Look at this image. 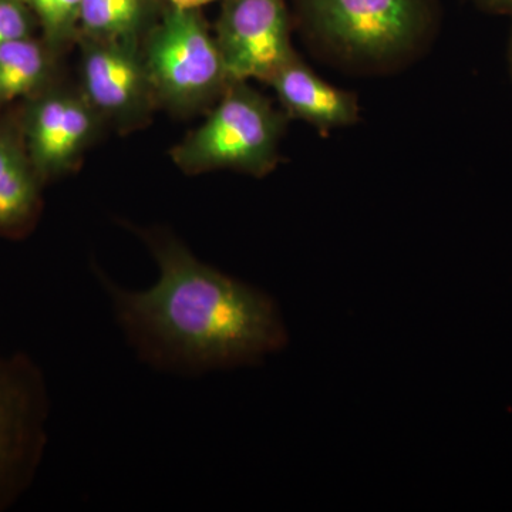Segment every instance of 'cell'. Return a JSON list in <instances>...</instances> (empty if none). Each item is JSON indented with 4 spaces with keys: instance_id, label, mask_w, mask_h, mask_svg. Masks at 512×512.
<instances>
[{
    "instance_id": "6da1fadb",
    "label": "cell",
    "mask_w": 512,
    "mask_h": 512,
    "mask_svg": "<svg viewBox=\"0 0 512 512\" xmlns=\"http://www.w3.org/2000/svg\"><path fill=\"white\" fill-rule=\"evenodd\" d=\"M137 232L156 261L157 281L127 288L97 266L96 279L141 363L197 377L259 365L286 348L288 330L272 296L201 261L168 229Z\"/></svg>"
},
{
    "instance_id": "7a4b0ae2",
    "label": "cell",
    "mask_w": 512,
    "mask_h": 512,
    "mask_svg": "<svg viewBox=\"0 0 512 512\" xmlns=\"http://www.w3.org/2000/svg\"><path fill=\"white\" fill-rule=\"evenodd\" d=\"M309 36L345 62L382 67L407 59L433 32V0H298Z\"/></svg>"
},
{
    "instance_id": "3957f363",
    "label": "cell",
    "mask_w": 512,
    "mask_h": 512,
    "mask_svg": "<svg viewBox=\"0 0 512 512\" xmlns=\"http://www.w3.org/2000/svg\"><path fill=\"white\" fill-rule=\"evenodd\" d=\"M289 117L248 82H234L207 119L171 148L185 174L217 170L265 177L275 170Z\"/></svg>"
},
{
    "instance_id": "277c9868",
    "label": "cell",
    "mask_w": 512,
    "mask_h": 512,
    "mask_svg": "<svg viewBox=\"0 0 512 512\" xmlns=\"http://www.w3.org/2000/svg\"><path fill=\"white\" fill-rule=\"evenodd\" d=\"M141 50L157 106L173 113H198L231 84L217 40L197 10L170 8Z\"/></svg>"
},
{
    "instance_id": "5b68a950",
    "label": "cell",
    "mask_w": 512,
    "mask_h": 512,
    "mask_svg": "<svg viewBox=\"0 0 512 512\" xmlns=\"http://www.w3.org/2000/svg\"><path fill=\"white\" fill-rule=\"evenodd\" d=\"M52 412L45 372L29 353L0 350V512L35 483L49 444Z\"/></svg>"
},
{
    "instance_id": "8992f818",
    "label": "cell",
    "mask_w": 512,
    "mask_h": 512,
    "mask_svg": "<svg viewBox=\"0 0 512 512\" xmlns=\"http://www.w3.org/2000/svg\"><path fill=\"white\" fill-rule=\"evenodd\" d=\"M214 36L231 83H268L296 55L285 0H222Z\"/></svg>"
},
{
    "instance_id": "52a82bcc",
    "label": "cell",
    "mask_w": 512,
    "mask_h": 512,
    "mask_svg": "<svg viewBox=\"0 0 512 512\" xmlns=\"http://www.w3.org/2000/svg\"><path fill=\"white\" fill-rule=\"evenodd\" d=\"M82 40V90L103 120L144 126L157 106L141 40Z\"/></svg>"
},
{
    "instance_id": "ba28073f",
    "label": "cell",
    "mask_w": 512,
    "mask_h": 512,
    "mask_svg": "<svg viewBox=\"0 0 512 512\" xmlns=\"http://www.w3.org/2000/svg\"><path fill=\"white\" fill-rule=\"evenodd\" d=\"M103 120L83 93L57 92L29 114L28 154L42 180L77 168Z\"/></svg>"
},
{
    "instance_id": "9c48e42d",
    "label": "cell",
    "mask_w": 512,
    "mask_h": 512,
    "mask_svg": "<svg viewBox=\"0 0 512 512\" xmlns=\"http://www.w3.org/2000/svg\"><path fill=\"white\" fill-rule=\"evenodd\" d=\"M266 84L274 89L286 116L305 121L320 133L353 126L360 119L355 94L323 80L298 53Z\"/></svg>"
},
{
    "instance_id": "30bf717a",
    "label": "cell",
    "mask_w": 512,
    "mask_h": 512,
    "mask_svg": "<svg viewBox=\"0 0 512 512\" xmlns=\"http://www.w3.org/2000/svg\"><path fill=\"white\" fill-rule=\"evenodd\" d=\"M40 181L28 151L0 133V235L22 237L36 224L42 210Z\"/></svg>"
},
{
    "instance_id": "8fae6325",
    "label": "cell",
    "mask_w": 512,
    "mask_h": 512,
    "mask_svg": "<svg viewBox=\"0 0 512 512\" xmlns=\"http://www.w3.org/2000/svg\"><path fill=\"white\" fill-rule=\"evenodd\" d=\"M150 18V0H83L79 37L141 40Z\"/></svg>"
},
{
    "instance_id": "7c38bea8",
    "label": "cell",
    "mask_w": 512,
    "mask_h": 512,
    "mask_svg": "<svg viewBox=\"0 0 512 512\" xmlns=\"http://www.w3.org/2000/svg\"><path fill=\"white\" fill-rule=\"evenodd\" d=\"M49 74L46 47L32 37L0 47V104L35 93Z\"/></svg>"
},
{
    "instance_id": "4fadbf2b",
    "label": "cell",
    "mask_w": 512,
    "mask_h": 512,
    "mask_svg": "<svg viewBox=\"0 0 512 512\" xmlns=\"http://www.w3.org/2000/svg\"><path fill=\"white\" fill-rule=\"evenodd\" d=\"M42 23L47 42L60 49L79 37L83 0H22Z\"/></svg>"
},
{
    "instance_id": "5bb4252c",
    "label": "cell",
    "mask_w": 512,
    "mask_h": 512,
    "mask_svg": "<svg viewBox=\"0 0 512 512\" xmlns=\"http://www.w3.org/2000/svg\"><path fill=\"white\" fill-rule=\"evenodd\" d=\"M29 8L22 0H0V47L30 37Z\"/></svg>"
},
{
    "instance_id": "9a60e30c",
    "label": "cell",
    "mask_w": 512,
    "mask_h": 512,
    "mask_svg": "<svg viewBox=\"0 0 512 512\" xmlns=\"http://www.w3.org/2000/svg\"><path fill=\"white\" fill-rule=\"evenodd\" d=\"M468 2L474 3L477 8L485 12L512 16V0H468Z\"/></svg>"
},
{
    "instance_id": "2e32d148",
    "label": "cell",
    "mask_w": 512,
    "mask_h": 512,
    "mask_svg": "<svg viewBox=\"0 0 512 512\" xmlns=\"http://www.w3.org/2000/svg\"><path fill=\"white\" fill-rule=\"evenodd\" d=\"M171 3V8L181 10H198L202 6L210 5L214 0H168Z\"/></svg>"
},
{
    "instance_id": "e0dca14e",
    "label": "cell",
    "mask_w": 512,
    "mask_h": 512,
    "mask_svg": "<svg viewBox=\"0 0 512 512\" xmlns=\"http://www.w3.org/2000/svg\"><path fill=\"white\" fill-rule=\"evenodd\" d=\"M512 18V16H511ZM508 64H510V73L512 77V28H511V35H510V45H508Z\"/></svg>"
}]
</instances>
